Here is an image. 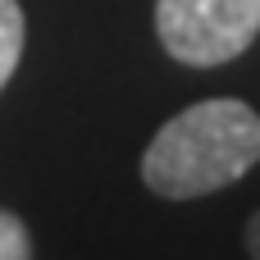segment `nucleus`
<instances>
[{
  "instance_id": "f257e3e1",
  "label": "nucleus",
  "mask_w": 260,
  "mask_h": 260,
  "mask_svg": "<svg viewBox=\"0 0 260 260\" xmlns=\"http://www.w3.org/2000/svg\"><path fill=\"white\" fill-rule=\"evenodd\" d=\"M260 160V114L247 101L219 96L174 114L142 155V178L155 197L192 201L238 183Z\"/></svg>"
},
{
  "instance_id": "f03ea898",
  "label": "nucleus",
  "mask_w": 260,
  "mask_h": 260,
  "mask_svg": "<svg viewBox=\"0 0 260 260\" xmlns=\"http://www.w3.org/2000/svg\"><path fill=\"white\" fill-rule=\"evenodd\" d=\"M160 46L192 69L238 59L260 32V0H155Z\"/></svg>"
},
{
  "instance_id": "7ed1b4c3",
  "label": "nucleus",
  "mask_w": 260,
  "mask_h": 260,
  "mask_svg": "<svg viewBox=\"0 0 260 260\" xmlns=\"http://www.w3.org/2000/svg\"><path fill=\"white\" fill-rule=\"evenodd\" d=\"M18 59H23V9L18 0H0V91L14 78Z\"/></svg>"
},
{
  "instance_id": "20e7f679",
  "label": "nucleus",
  "mask_w": 260,
  "mask_h": 260,
  "mask_svg": "<svg viewBox=\"0 0 260 260\" xmlns=\"http://www.w3.org/2000/svg\"><path fill=\"white\" fill-rule=\"evenodd\" d=\"M0 260H32V233L14 210H0Z\"/></svg>"
},
{
  "instance_id": "39448f33",
  "label": "nucleus",
  "mask_w": 260,
  "mask_h": 260,
  "mask_svg": "<svg viewBox=\"0 0 260 260\" xmlns=\"http://www.w3.org/2000/svg\"><path fill=\"white\" fill-rule=\"evenodd\" d=\"M247 251H251V260H260V210L251 215V224H247Z\"/></svg>"
}]
</instances>
